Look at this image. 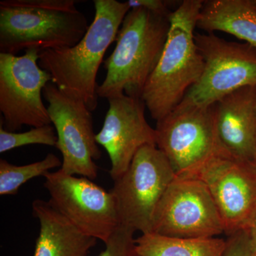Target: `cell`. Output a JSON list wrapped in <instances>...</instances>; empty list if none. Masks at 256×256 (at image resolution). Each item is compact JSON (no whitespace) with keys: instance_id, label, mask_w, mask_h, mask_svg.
I'll list each match as a JSON object with an SVG mask.
<instances>
[{"instance_id":"cell-11","label":"cell","mask_w":256,"mask_h":256,"mask_svg":"<svg viewBox=\"0 0 256 256\" xmlns=\"http://www.w3.org/2000/svg\"><path fill=\"white\" fill-rule=\"evenodd\" d=\"M48 114L56 131V148L62 154L63 172L94 180L98 176L95 160L101 152L94 133L92 112L82 101L65 95L52 82L43 90Z\"/></svg>"},{"instance_id":"cell-16","label":"cell","mask_w":256,"mask_h":256,"mask_svg":"<svg viewBox=\"0 0 256 256\" xmlns=\"http://www.w3.org/2000/svg\"><path fill=\"white\" fill-rule=\"evenodd\" d=\"M196 28L225 32L256 47V0L204 1Z\"/></svg>"},{"instance_id":"cell-12","label":"cell","mask_w":256,"mask_h":256,"mask_svg":"<svg viewBox=\"0 0 256 256\" xmlns=\"http://www.w3.org/2000/svg\"><path fill=\"white\" fill-rule=\"evenodd\" d=\"M188 178L208 188L227 236L246 228L256 210V172L252 164L218 154Z\"/></svg>"},{"instance_id":"cell-20","label":"cell","mask_w":256,"mask_h":256,"mask_svg":"<svg viewBox=\"0 0 256 256\" xmlns=\"http://www.w3.org/2000/svg\"><path fill=\"white\" fill-rule=\"evenodd\" d=\"M132 229L120 225L106 242L105 250L98 256H138Z\"/></svg>"},{"instance_id":"cell-24","label":"cell","mask_w":256,"mask_h":256,"mask_svg":"<svg viewBox=\"0 0 256 256\" xmlns=\"http://www.w3.org/2000/svg\"><path fill=\"white\" fill-rule=\"evenodd\" d=\"M252 164V168H254V169L255 170V171H256V160Z\"/></svg>"},{"instance_id":"cell-5","label":"cell","mask_w":256,"mask_h":256,"mask_svg":"<svg viewBox=\"0 0 256 256\" xmlns=\"http://www.w3.org/2000/svg\"><path fill=\"white\" fill-rule=\"evenodd\" d=\"M176 178L169 161L158 146L140 148L127 171L114 180L110 191L120 225L134 232L150 233L156 207Z\"/></svg>"},{"instance_id":"cell-15","label":"cell","mask_w":256,"mask_h":256,"mask_svg":"<svg viewBox=\"0 0 256 256\" xmlns=\"http://www.w3.org/2000/svg\"><path fill=\"white\" fill-rule=\"evenodd\" d=\"M32 214L40 224L34 256H86L97 239L82 234L50 202L36 200Z\"/></svg>"},{"instance_id":"cell-26","label":"cell","mask_w":256,"mask_h":256,"mask_svg":"<svg viewBox=\"0 0 256 256\" xmlns=\"http://www.w3.org/2000/svg\"></svg>"},{"instance_id":"cell-6","label":"cell","mask_w":256,"mask_h":256,"mask_svg":"<svg viewBox=\"0 0 256 256\" xmlns=\"http://www.w3.org/2000/svg\"><path fill=\"white\" fill-rule=\"evenodd\" d=\"M214 105L204 107L182 101L156 121V146L178 178L191 176L212 156L220 154Z\"/></svg>"},{"instance_id":"cell-23","label":"cell","mask_w":256,"mask_h":256,"mask_svg":"<svg viewBox=\"0 0 256 256\" xmlns=\"http://www.w3.org/2000/svg\"><path fill=\"white\" fill-rule=\"evenodd\" d=\"M248 234L250 237V242H252V249H254L255 254H256V210L252 215V218L249 220L246 228Z\"/></svg>"},{"instance_id":"cell-25","label":"cell","mask_w":256,"mask_h":256,"mask_svg":"<svg viewBox=\"0 0 256 256\" xmlns=\"http://www.w3.org/2000/svg\"><path fill=\"white\" fill-rule=\"evenodd\" d=\"M255 256H256V254H255Z\"/></svg>"},{"instance_id":"cell-1","label":"cell","mask_w":256,"mask_h":256,"mask_svg":"<svg viewBox=\"0 0 256 256\" xmlns=\"http://www.w3.org/2000/svg\"><path fill=\"white\" fill-rule=\"evenodd\" d=\"M94 4V21L82 40L72 47L42 52L38 60L60 92L82 101L92 112L98 106L99 68L130 10L127 2L117 0H95Z\"/></svg>"},{"instance_id":"cell-10","label":"cell","mask_w":256,"mask_h":256,"mask_svg":"<svg viewBox=\"0 0 256 256\" xmlns=\"http://www.w3.org/2000/svg\"><path fill=\"white\" fill-rule=\"evenodd\" d=\"M152 232L196 238L216 237L225 230L206 185L198 178L176 176L156 207Z\"/></svg>"},{"instance_id":"cell-18","label":"cell","mask_w":256,"mask_h":256,"mask_svg":"<svg viewBox=\"0 0 256 256\" xmlns=\"http://www.w3.org/2000/svg\"><path fill=\"white\" fill-rule=\"evenodd\" d=\"M62 162L50 153L44 159L26 165L12 164L0 160V195H15L23 184L37 176H43L50 170L62 168Z\"/></svg>"},{"instance_id":"cell-7","label":"cell","mask_w":256,"mask_h":256,"mask_svg":"<svg viewBox=\"0 0 256 256\" xmlns=\"http://www.w3.org/2000/svg\"><path fill=\"white\" fill-rule=\"evenodd\" d=\"M195 41L204 68L182 101L208 107L242 88L256 86V47L214 33L196 34Z\"/></svg>"},{"instance_id":"cell-4","label":"cell","mask_w":256,"mask_h":256,"mask_svg":"<svg viewBox=\"0 0 256 256\" xmlns=\"http://www.w3.org/2000/svg\"><path fill=\"white\" fill-rule=\"evenodd\" d=\"M170 18L143 8L130 10L114 52L104 60L106 75L98 88L99 97L108 99L124 94L142 98L144 86L164 50Z\"/></svg>"},{"instance_id":"cell-2","label":"cell","mask_w":256,"mask_h":256,"mask_svg":"<svg viewBox=\"0 0 256 256\" xmlns=\"http://www.w3.org/2000/svg\"><path fill=\"white\" fill-rule=\"evenodd\" d=\"M204 1L184 0L170 15L168 38L159 62L148 78L142 99L152 118H163L201 78L204 60L195 41Z\"/></svg>"},{"instance_id":"cell-22","label":"cell","mask_w":256,"mask_h":256,"mask_svg":"<svg viewBox=\"0 0 256 256\" xmlns=\"http://www.w3.org/2000/svg\"><path fill=\"white\" fill-rule=\"evenodd\" d=\"M130 8H143L164 16H170L173 11L170 10L169 1L164 0H128L127 1Z\"/></svg>"},{"instance_id":"cell-9","label":"cell","mask_w":256,"mask_h":256,"mask_svg":"<svg viewBox=\"0 0 256 256\" xmlns=\"http://www.w3.org/2000/svg\"><path fill=\"white\" fill-rule=\"evenodd\" d=\"M44 178L52 206L82 234L106 244L120 226L112 193L90 178L65 174L60 169Z\"/></svg>"},{"instance_id":"cell-21","label":"cell","mask_w":256,"mask_h":256,"mask_svg":"<svg viewBox=\"0 0 256 256\" xmlns=\"http://www.w3.org/2000/svg\"><path fill=\"white\" fill-rule=\"evenodd\" d=\"M222 256H255L250 237L246 229L228 236Z\"/></svg>"},{"instance_id":"cell-13","label":"cell","mask_w":256,"mask_h":256,"mask_svg":"<svg viewBox=\"0 0 256 256\" xmlns=\"http://www.w3.org/2000/svg\"><path fill=\"white\" fill-rule=\"evenodd\" d=\"M108 100L109 108L96 138L108 154L110 175L114 182L127 171L140 148L156 146V134L146 121V106L142 98L124 94L108 98Z\"/></svg>"},{"instance_id":"cell-19","label":"cell","mask_w":256,"mask_h":256,"mask_svg":"<svg viewBox=\"0 0 256 256\" xmlns=\"http://www.w3.org/2000/svg\"><path fill=\"white\" fill-rule=\"evenodd\" d=\"M58 137L55 128L50 124L32 128L24 132L6 131L0 126V152L4 153L30 144L56 146Z\"/></svg>"},{"instance_id":"cell-3","label":"cell","mask_w":256,"mask_h":256,"mask_svg":"<svg viewBox=\"0 0 256 256\" xmlns=\"http://www.w3.org/2000/svg\"><path fill=\"white\" fill-rule=\"evenodd\" d=\"M74 0H2L0 53L72 47L86 33L87 18Z\"/></svg>"},{"instance_id":"cell-14","label":"cell","mask_w":256,"mask_h":256,"mask_svg":"<svg viewBox=\"0 0 256 256\" xmlns=\"http://www.w3.org/2000/svg\"><path fill=\"white\" fill-rule=\"evenodd\" d=\"M214 108L220 154L252 164L256 160V86L238 89Z\"/></svg>"},{"instance_id":"cell-8","label":"cell","mask_w":256,"mask_h":256,"mask_svg":"<svg viewBox=\"0 0 256 256\" xmlns=\"http://www.w3.org/2000/svg\"><path fill=\"white\" fill-rule=\"evenodd\" d=\"M40 53L36 50H26L22 56L0 53L1 124L6 131L52 124L42 100L52 76L38 65Z\"/></svg>"},{"instance_id":"cell-17","label":"cell","mask_w":256,"mask_h":256,"mask_svg":"<svg viewBox=\"0 0 256 256\" xmlns=\"http://www.w3.org/2000/svg\"><path fill=\"white\" fill-rule=\"evenodd\" d=\"M136 244L138 256H222L226 240L173 238L150 232L142 234Z\"/></svg>"}]
</instances>
